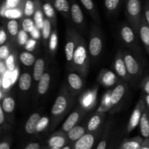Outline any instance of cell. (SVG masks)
<instances>
[{"label":"cell","instance_id":"cell-1","mask_svg":"<svg viewBox=\"0 0 149 149\" xmlns=\"http://www.w3.org/2000/svg\"><path fill=\"white\" fill-rule=\"evenodd\" d=\"M90 61V57L87 44L82 36L79 35L73 58L72 68L80 76L85 77L88 74Z\"/></svg>","mask_w":149,"mask_h":149},{"label":"cell","instance_id":"cell-2","mask_svg":"<svg viewBox=\"0 0 149 149\" xmlns=\"http://www.w3.org/2000/svg\"><path fill=\"white\" fill-rule=\"evenodd\" d=\"M73 97L68 91L66 87H63L61 90L60 94L57 96L54 104L51 109L52 121L55 125L65 115L72 104Z\"/></svg>","mask_w":149,"mask_h":149},{"label":"cell","instance_id":"cell-3","mask_svg":"<svg viewBox=\"0 0 149 149\" xmlns=\"http://www.w3.org/2000/svg\"><path fill=\"white\" fill-rule=\"evenodd\" d=\"M126 15L129 24L138 35L140 25L143 16L142 4L140 0H129L127 1Z\"/></svg>","mask_w":149,"mask_h":149},{"label":"cell","instance_id":"cell-4","mask_svg":"<svg viewBox=\"0 0 149 149\" xmlns=\"http://www.w3.org/2000/svg\"><path fill=\"white\" fill-rule=\"evenodd\" d=\"M97 26L93 28L88 44V51L90 59L95 60L100 57L103 47V36Z\"/></svg>","mask_w":149,"mask_h":149},{"label":"cell","instance_id":"cell-5","mask_svg":"<svg viewBox=\"0 0 149 149\" xmlns=\"http://www.w3.org/2000/svg\"><path fill=\"white\" fill-rule=\"evenodd\" d=\"M79 35L78 31L73 28L67 29L66 36H65L66 42H65V55L68 65H71V67H72L74 52H75L76 47H77Z\"/></svg>","mask_w":149,"mask_h":149},{"label":"cell","instance_id":"cell-6","mask_svg":"<svg viewBox=\"0 0 149 149\" xmlns=\"http://www.w3.org/2000/svg\"><path fill=\"white\" fill-rule=\"evenodd\" d=\"M124 61L130 78H138L142 74V65L139 59L127 51L123 52Z\"/></svg>","mask_w":149,"mask_h":149},{"label":"cell","instance_id":"cell-7","mask_svg":"<svg viewBox=\"0 0 149 149\" xmlns=\"http://www.w3.org/2000/svg\"><path fill=\"white\" fill-rule=\"evenodd\" d=\"M119 34L122 42L130 47L138 48V33L129 23H122L119 29Z\"/></svg>","mask_w":149,"mask_h":149},{"label":"cell","instance_id":"cell-8","mask_svg":"<svg viewBox=\"0 0 149 149\" xmlns=\"http://www.w3.org/2000/svg\"><path fill=\"white\" fill-rule=\"evenodd\" d=\"M146 107V106L143 99H140V100L135 106L132 114H131L129 122H128V125L127 126V133L132 132V130H135L140 125L143 112Z\"/></svg>","mask_w":149,"mask_h":149},{"label":"cell","instance_id":"cell-9","mask_svg":"<svg viewBox=\"0 0 149 149\" xmlns=\"http://www.w3.org/2000/svg\"><path fill=\"white\" fill-rule=\"evenodd\" d=\"M84 112H85V110L81 107L77 108L74 111L70 113L68 118L65 119V122L62 125V127H61V130L65 133H68L72 128L77 126L79 121L80 120Z\"/></svg>","mask_w":149,"mask_h":149},{"label":"cell","instance_id":"cell-10","mask_svg":"<svg viewBox=\"0 0 149 149\" xmlns=\"http://www.w3.org/2000/svg\"><path fill=\"white\" fill-rule=\"evenodd\" d=\"M127 86L125 82H119L111 93L109 98V104L111 107H116L123 100L125 94H126Z\"/></svg>","mask_w":149,"mask_h":149},{"label":"cell","instance_id":"cell-11","mask_svg":"<svg viewBox=\"0 0 149 149\" xmlns=\"http://www.w3.org/2000/svg\"><path fill=\"white\" fill-rule=\"evenodd\" d=\"M113 68H114L115 72L117 74L118 77H120L123 80L127 81L130 79L127 71L125 61H124L123 52H122L119 51L116 54L114 59V63H113Z\"/></svg>","mask_w":149,"mask_h":149},{"label":"cell","instance_id":"cell-12","mask_svg":"<svg viewBox=\"0 0 149 149\" xmlns=\"http://www.w3.org/2000/svg\"><path fill=\"white\" fill-rule=\"evenodd\" d=\"M95 132H87L73 144V149H93L96 141Z\"/></svg>","mask_w":149,"mask_h":149},{"label":"cell","instance_id":"cell-13","mask_svg":"<svg viewBox=\"0 0 149 149\" xmlns=\"http://www.w3.org/2000/svg\"><path fill=\"white\" fill-rule=\"evenodd\" d=\"M68 138L67 134L63 132L62 130L58 131L52 134V136L49 138L47 141V144L49 148H63L65 146Z\"/></svg>","mask_w":149,"mask_h":149},{"label":"cell","instance_id":"cell-14","mask_svg":"<svg viewBox=\"0 0 149 149\" xmlns=\"http://www.w3.org/2000/svg\"><path fill=\"white\" fill-rule=\"evenodd\" d=\"M67 81L74 94H77L84 86V81L78 73L70 72L67 77Z\"/></svg>","mask_w":149,"mask_h":149},{"label":"cell","instance_id":"cell-15","mask_svg":"<svg viewBox=\"0 0 149 149\" xmlns=\"http://www.w3.org/2000/svg\"><path fill=\"white\" fill-rule=\"evenodd\" d=\"M71 18L74 24L79 27H82L84 23V17L83 12L78 3L72 2L71 5Z\"/></svg>","mask_w":149,"mask_h":149},{"label":"cell","instance_id":"cell-16","mask_svg":"<svg viewBox=\"0 0 149 149\" xmlns=\"http://www.w3.org/2000/svg\"><path fill=\"white\" fill-rule=\"evenodd\" d=\"M138 35L147 53L149 55V26L146 21L144 15L143 16L141 23L140 25Z\"/></svg>","mask_w":149,"mask_h":149},{"label":"cell","instance_id":"cell-17","mask_svg":"<svg viewBox=\"0 0 149 149\" xmlns=\"http://www.w3.org/2000/svg\"><path fill=\"white\" fill-rule=\"evenodd\" d=\"M105 117L104 113L100 112L93 115L89 120L87 126V132H95L101 126L103 119Z\"/></svg>","mask_w":149,"mask_h":149},{"label":"cell","instance_id":"cell-18","mask_svg":"<svg viewBox=\"0 0 149 149\" xmlns=\"http://www.w3.org/2000/svg\"><path fill=\"white\" fill-rule=\"evenodd\" d=\"M41 114L39 113H33L29 117L25 125V131L29 135H32L36 132V127L41 119Z\"/></svg>","mask_w":149,"mask_h":149},{"label":"cell","instance_id":"cell-19","mask_svg":"<svg viewBox=\"0 0 149 149\" xmlns=\"http://www.w3.org/2000/svg\"><path fill=\"white\" fill-rule=\"evenodd\" d=\"M81 3L84 6V8L87 10V11L88 12L89 14L91 15V17L94 19L95 21L98 24H101L100 15H99L97 7H96L95 3L92 0H81Z\"/></svg>","mask_w":149,"mask_h":149},{"label":"cell","instance_id":"cell-20","mask_svg":"<svg viewBox=\"0 0 149 149\" xmlns=\"http://www.w3.org/2000/svg\"><path fill=\"white\" fill-rule=\"evenodd\" d=\"M141 134L145 139L149 138V111L146 107L143 112L142 117L140 122Z\"/></svg>","mask_w":149,"mask_h":149},{"label":"cell","instance_id":"cell-21","mask_svg":"<svg viewBox=\"0 0 149 149\" xmlns=\"http://www.w3.org/2000/svg\"><path fill=\"white\" fill-rule=\"evenodd\" d=\"M54 8L59 12L64 17L68 18L71 15V7L66 0H55L54 1Z\"/></svg>","mask_w":149,"mask_h":149},{"label":"cell","instance_id":"cell-22","mask_svg":"<svg viewBox=\"0 0 149 149\" xmlns=\"http://www.w3.org/2000/svg\"><path fill=\"white\" fill-rule=\"evenodd\" d=\"M67 134V138L68 140L71 142H73L74 143L77 142L78 140L82 138L86 134V129L84 126L81 125H77L74 128L71 130Z\"/></svg>","mask_w":149,"mask_h":149},{"label":"cell","instance_id":"cell-23","mask_svg":"<svg viewBox=\"0 0 149 149\" xmlns=\"http://www.w3.org/2000/svg\"><path fill=\"white\" fill-rule=\"evenodd\" d=\"M45 61L43 58L36 59L34 65H33V78L36 81H39L43 75L45 74Z\"/></svg>","mask_w":149,"mask_h":149},{"label":"cell","instance_id":"cell-24","mask_svg":"<svg viewBox=\"0 0 149 149\" xmlns=\"http://www.w3.org/2000/svg\"><path fill=\"white\" fill-rule=\"evenodd\" d=\"M144 140L141 137H135V138L126 139L122 142L120 146L125 149H141Z\"/></svg>","mask_w":149,"mask_h":149},{"label":"cell","instance_id":"cell-25","mask_svg":"<svg viewBox=\"0 0 149 149\" xmlns=\"http://www.w3.org/2000/svg\"><path fill=\"white\" fill-rule=\"evenodd\" d=\"M35 6H36V8H35V13L33 14V21H34L35 26L41 31L43 27L45 19L44 18L43 10L42 9V6L40 5L39 1H35Z\"/></svg>","mask_w":149,"mask_h":149},{"label":"cell","instance_id":"cell-26","mask_svg":"<svg viewBox=\"0 0 149 149\" xmlns=\"http://www.w3.org/2000/svg\"><path fill=\"white\" fill-rule=\"evenodd\" d=\"M99 78H100V82L105 87L111 86L112 84H114L116 79V76L107 69H103V71H101Z\"/></svg>","mask_w":149,"mask_h":149},{"label":"cell","instance_id":"cell-27","mask_svg":"<svg viewBox=\"0 0 149 149\" xmlns=\"http://www.w3.org/2000/svg\"><path fill=\"white\" fill-rule=\"evenodd\" d=\"M51 81V77L50 74L48 72H45L43 77L40 79V81L38 83V87L37 91L39 95H43L46 94L47 92L48 91V89L49 87V84H50Z\"/></svg>","mask_w":149,"mask_h":149},{"label":"cell","instance_id":"cell-28","mask_svg":"<svg viewBox=\"0 0 149 149\" xmlns=\"http://www.w3.org/2000/svg\"><path fill=\"white\" fill-rule=\"evenodd\" d=\"M32 77L29 73L25 72L23 73L19 77L18 80V86L19 88L21 91L27 92L30 90L31 86Z\"/></svg>","mask_w":149,"mask_h":149},{"label":"cell","instance_id":"cell-29","mask_svg":"<svg viewBox=\"0 0 149 149\" xmlns=\"http://www.w3.org/2000/svg\"><path fill=\"white\" fill-rule=\"evenodd\" d=\"M1 107L5 114H12L14 112L15 107V102L14 98L10 96H7L3 98L1 100Z\"/></svg>","mask_w":149,"mask_h":149},{"label":"cell","instance_id":"cell-30","mask_svg":"<svg viewBox=\"0 0 149 149\" xmlns=\"http://www.w3.org/2000/svg\"><path fill=\"white\" fill-rule=\"evenodd\" d=\"M42 33V38L43 39V42L45 45H47V42H49V38L52 34V23L48 18L45 17V22H44L43 27L41 30Z\"/></svg>","mask_w":149,"mask_h":149},{"label":"cell","instance_id":"cell-31","mask_svg":"<svg viewBox=\"0 0 149 149\" xmlns=\"http://www.w3.org/2000/svg\"><path fill=\"white\" fill-rule=\"evenodd\" d=\"M42 10L45 15L46 16L47 18L49 19L51 21L52 24L55 27L56 25V15H55V8L49 2H45L42 6Z\"/></svg>","mask_w":149,"mask_h":149},{"label":"cell","instance_id":"cell-32","mask_svg":"<svg viewBox=\"0 0 149 149\" xmlns=\"http://www.w3.org/2000/svg\"><path fill=\"white\" fill-rule=\"evenodd\" d=\"M19 60L23 65L26 66H31L34 65L36 59L35 55L28 51H23L19 55Z\"/></svg>","mask_w":149,"mask_h":149},{"label":"cell","instance_id":"cell-33","mask_svg":"<svg viewBox=\"0 0 149 149\" xmlns=\"http://www.w3.org/2000/svg\"><path fill=\"white\" fill-rule=\"evenodd\" d=\"M7 31L12 38L17 37L20 29H19V23L16 20H9L7 25Z\"/></svg>","mask_w":149,"mask_h":149},{"label":"cell","instance_id":"cell-34","mask_svg":"<svg viewBox=\"0 0 149 149\" xmlns=\"http://www.w3.org/2000/svg\"><path fill=\"white\" fill-rule=\"evenodd\" d=\"M48 43H49V52H50L51 55H54L55 54V52H56L58 44V34H57V31L55 29H54V31H52V34H51V36L49 38V40Z\"/></svg>","mask_w":149,"mask_h":149},{"label":"cell","instance_id":"cell-35","mask_svg":"<svg viewBox=\"0 0 149 149\" xmlns=\"http://www.w3.org/2000/svg\"><path fill=\"white\" fill-rule=\"evenodd\" d=\"M26 1H20V0H7L5 1L6 7L7 10H13V9H22L24 10Z\"/></svg>","mask_w":149,"mask_h":149},{"label":"cell","instance_id":"cell-36","mask_svg":"<svg viewBox=\"0 0 149 149\" xmlns=\"http://www.w3.org/2000/svg\"><path fill=\"white\" fill-rule=\"evenodd\" d=\"M24 10L22 9H13V10H7L5 13V17L9 20H15L17 18H20L22 15H24Z\"/></svg>","mask_w":149,"mask_h":149},{"label":"cell","instance_id":"cell-37","mask_svg":"<svg viewBox=\"0 0 149 149\" xmlns=\"http://www.w3.org/2000/svg\"><path fill=\"white\" fill-rule=\"evenodd\" d=\"M120 4V0H106L104 1V7L109 13H113L117 10Z\"/></svg>","mask_w":149,"mask_h":149},{"label":"cell","instance_id":"cell-38","mask_svg":"<svg viewBox=\"0 0 149 149\" xmlns=\"http://www.w3.org/2000/svg\"><path fill=\"white\" fill-rule=\"evenodd\" d=\"M35 28V23L33 20L30 17H26L23 19L22 21V30L26 31V33H30L31 31Z\"/></svg>","mask_w":149,"mask_h":149},{"label":"cell","instance_id":"cell-39","mask_svg":"<svg viewBox=\"0 0 149 149\" xmlns=\"http://www.w3.org/2000/svg\"><path fill=\"white\" fill-rule=\"evenodd\" d=\"M35 8H36V6H35V1H30V0H27V1H26L24 11H23L24 15L26 16L27 17H31V15H33L35 13Z\"/></svg>","mask_w":149,"mask_h":149},{"label":"cell","instance_id":"cell-40","mask_svg":"<svg viewBox=\"0 0 149 149\" xmlns=\"http://www.w3.org/2000/svg\"><path fill=\"white\" fill-rule=\"evenodd\" d=\"M49 118L47 116H42L41 119L39 120V123H38L37 127H36V132H43L47 128L48 125H49Z\"/></svg>","mask_w":149,"mask_h":149},{"label":"cell","instance_id":"cell-41","mask_svg":"<svg viewBox=\"0 0 149 149\" xmlns=\"http://www.w3.org/2000/svg\"><path fill=\"white\" fill-rule=\"evenodd\" d=\"M29 39L30 38H29V33H26L23 30H20L17 37V44L20 46H25V45H26V42H28Z\"/></svg>","mask_w":149,"mask_h":149},{"label":"cell","instance_id":"cell-42","mask_svg":"<svg viewBox=\"0 0 149 149\" xmlns=\"http://www.w3.org/2000/svg\"><path fill=\"white\" fill-rule=\"evenodd\" d=\"M10 55L11 54H10L8 45H4L0 47V60L1 61L5 62Z\"/></svg>","mask_w":149,"mask_h":149},{"label":"cell","instance_id":"cell-43","mask_svg":"<svg viewBox=\"0 0 149 149\" xmlns=\"http://www.w3.org/2000/svg\"><path fill=\"white\" fill-rule=\"evenodd\" d=\"M6 68L10 72H13L15 71V57L13 55H10V57L5 61Z\"/></svg>","mask_w":149,"mask_h":149},{"label":"cell","instance_id":"cell-44","mask_svg":"<svg viewBox=\"0 0 149 149\" xmlns=\"http://www.w3.org/2000/svg\"><path fill=\"white\" fill-rule=\"evenodd\" d=\"M36 46V40L32 39V38H30V39L28 40V42H26V45H25L24 47L25 49H26V51L30 52L35 49Z\"/></svg>","mask_w":149,"mask_h":149},{"label":"cell","instance_id":"cell-45","mask_svg":"<svg viewBox=\"0 0 149 149\" xmlns=\"http://www.w3.org/2000/svg\"><path fill=\"white\" fill-rule=\"evenodd\" d=\"M142 90L146 95H149V76L145 77L141 84Z\"/></svg>","mask_w":149,"mask_h":149},{"label":"cell","instance_id":"cell-46","mask_svg":"<svg viewBox=\"0 0 149 149\" xmlns=\"http://www.w3.org/2000/svg\"><path fill=\"white\" fill-rule=\"evenodd\" d=\"M5 113H4V111L1 109V107L0 106V125H1V132L3 131V130L7 129V124L6 123V117H5Z\"/></svg>","mask_w":149,"mask_h":149},{"label":"cell","instance_id":"cell-47","mask_svg":"<svg viewBox=\"0 0 149 149\" xmlns=\"http://www.w3.org/2000/svg\"><path fill=\"white\" fill-rule=\"evenodd\" d=\"M107 142H108V134L103 135V138L97 144L95 149H107Z\"/></svg>","mask_w":149,"mask_h":149},{"label":"cell","instance_id":"cell-48","mask_svg":"<svg viewBox=\"0 0 149 149\" xmlns=\"http://www.w3.org/2000/svg\"><path fill=\"white\" fill-rule=\"evenodd\" d=\"M143 15L146 21L149 26V0L146 1L143 6Z\"/></svg>","mask_w":149,"mask_h":149},{"label":"cell","instance_id":"cell-49","mask_svg":"<svg viewBox=\"0 0 149 149\" xmlns=\"http://www.w3.org/2000/svg\"><path fill=\"white\" fill-rule=\"evenodd\" d=\"M41 33H41V31L39 30V29L35 26L34 29L31 31V32L29 34H30L31 38L35 39V40H37V39H39V38L41 37V36H42Z\"/></svg>","mask_w":149,"mask_h":149},{"label":"cell","instance_id":"cell-50","mask_svg":"<svg viewBox=\"0 0 149 149\" xmlns=\"http://www.w3.org/2000/svg\"><path fill=\"white\" fill-rule=\"evenodd\" d=\"M7 35L6 33L5 30L4 29V28H1V31H0V45L2 46L4 45V44L7 42Z\"/></svg>","mask_w":149,"mask_h":149},{"label":"cell","instance_id":"cell-51","mask_svg":"<svg viewBox=\"0 0 149 149\" xmlns=\"http://www.w3.org/2000/svg\"><path fill=\"white\" fill-rule=\"evenodd\" d=\"M40 143L38 142H32L28 144L24 149H40Z\"/></svg>","mask_w":149,"mask_h":149},{"label":"cell","instance_id":"cell-52","mask_svg":"<svg viewBox=\"0 0 149 149\" xmlns=\"http://www.w3.org/2000/svg\"><path fill=\"white\" fill-rule=\"evenodd\" d=\"M0 149H10V142L7 139H4L0 143Z\"/></svg>","mask_w":149,"mask_h":149},{"label":"cell","instance_id":"cell-53","mask_svg":"<svg viewBox=\"0 0 149 149\" xmlns=\"http://www.w3.org/2000/svg\"><path fill=\"white\" fill-rule=\"evenodd\" d=\"M7 8L6 7L5 1L2 4V5L1 6V10H0V14H1V16L2 17H5V13L7 12Z\"/></svg>","mask_w":149,"mask_h":149},{"label":"cell","instance_id":"cell-54","mask_svg":"<svg viewBox=\"0 0 149 149\" xmlns=\"http://www.w3.org/2000/svg\"><path fill=\"white\" fill-rule=\"evenodd\" d=\"M141 149H149V138L148 139L144 140L142 148Z\"/></svg>","mask_w":149,"mask_h":149},{"label":"cell","instance_id":"cell-55","mask_svg":"<svg viewBox=\"0 0 149 149\" xmlns=\"http://www.w3.org/2000/svg\"><path fill=\"white\" fill-rule=\"evenodd\" d=\"M62 149H73V146L66 145L65 146H64Z\"/></svg>","mask_w":149,"mask_h":149},{"label":"cell","instance_id":"cell-56","mask_svg":"<svg viewBox=\"0 0 149 149\" xmlns=\"http://www.w3.org/2000/svg\"><path fill=\"white\" fill-rule=\"evenodd\" d=\"M49 149H62V148H50Z\"/></svg>","mask_w":149,"mask_h":149},{"label":"cell","instance_id":"cell-57","mask_svg":"<svg viewBox=\"0 0 149 149\" xmlns=\"http://www.w3.org/2000/svg\"><path fill=\"white\" fill-rule=\"evenodd\" d=\"M119 149H125V148H122V147H119Z\"/></svg>","mask_w":149,"mask_h":149}]
</instances>
